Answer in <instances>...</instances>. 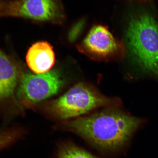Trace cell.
<instances>
[{
    "mask_svg": "<svg viewBox=\"0 0 158 158\" xmlns=\"http://www.w3.org/2000/svg\"><path fill=\"white\" fill-rule=\"evenodd\" d=\"M142 123L116 108L60 123L59 129L76 134L98 149L113 152L120 149L129 140Z\"/></svg>",
    "mask_w": 158,
    "mask_h": 158,
    "instance_id": "6da1fadb",
    "label": "cell"
},
{
    "mask_svg": "<svg viewBox=\"0 0 158 158\" xmlns=\"http://www.w3.org/2000/svg\"><path fill=\"white\" fill-rule=\"evenodd\" d=\"M130 56L141 70L158 77V23L141 13L130 19L126 32Z\"/></svg>",
    "mask_w": 158,
    "mask_h": 158,
    "instance_id": "7a4b0ae2",
    "label": "cell"
},
{
    "mask_svg": "<svg viewBox=\"0 0 158 158\" xmlns=\"http://www.w3.org/2000/svg\"><path fill=\"white\" fill-rule=\"evenodd\" d=\"M121 105L119 99L107 97L89 85L79 83L59 98L44 104L41 109L49 118L65 121L97 108H117Z\"/></svg>",
    "mask_w": 158,
    "mask_h": 158,
    "instance_id": "3957f363",
    "label": "cell"
},
{
    "mask_svg": "<svg viewBox=\"0 0 158 158\" xmlns=\"http://www.w3.org/2000/svg\"><path fill=\"white\" fill-rule=\"evenodd\" d=\"M63 85L62 77L56 70L22 74L15 91V99L19 105L34 109L39 103L58 93Z\"/></svg>",
    "mask_w": 158,
    "mask_h": 158,
    "instance_id": "277c9868",
    "label": "cell"
},
{
    "mask_svg": "<svg viewBox=\"0 0 158 158\" xmlns=\"http://www.w3.org/2000/svg\"><path fill=\"white\" fill-rule=\"evenodd\" d=\"M5 17L61 24L65 14L59 0H8Z\"/></svg>",
    "mask_w": 158,
    "mask_h": 158,
    "instance_id": "5b68a950",
    "label": "cell"
},
{
    "mask_svg": "<svg viewBox=\"0 0 158 158\" xmlns=\"http://www.w3.org/2000/svg\"><path fill=\"white\" fill-rule=\"evenodd\" d=\"M78 48L91 59L102 61L120 54L123 46L107 27L99 25L90 29Z\"/></svg>",
    "mask_w": 158,
    "mask_h": 158,
    "instance_id": "8992f818",
    "label": "cell"
},
{
    "mask_svg": "<svg viewBox=\"0 0 158 158\" xmlns=\"http://www.w3.org/2000/svg\"><path fill=\"white\" fill-rule=\"evenodd\" d=\"M26 62L34 73L41 74L49 71L55 62L52 47L46 41L35 43L28 50Z\"/></svg>",
    "mask_w": 158,
    "mask_h": 158,
    "instance_id": "52a82bcc",
    "label": "cell"
},
{
    "mask_svg": "<svg viewBox=\"0 0 158 158\" xmlns=\"http://www.w3.org/2000/svg\"><path fill=\"white\" fill-rule=\"evenodd\" d=\"M21 75L14 62L0 49V101L14 97Z\"/></svg>",
    "mask_w": 158,
    "mask_h": 158,
    "instance_id": "ba28073f",
    "label": "cell"
},
{
    "mask_svg": "<svg viewBox=\"0 0 158 158\" xmlns=\"http://www.w3.org/2000/svg\"><path fill=\"white\" fill-rule=\"evenodd\" d=\"M57 158H98L85 150L71 143L60 144Z\"/></svg>",
    "mask_w": 158,
    "mask_h": 158,
    "instance_id": "9c48e42d",
    "label": "cell"
},
{
    "mask_svg": "<svg viewBox=\"0 0 158 158\" xmlns=\"http://www.w3.org/2000/svg\"><path fill=\"white\" fill-rule=\"evenodd\" d=\"M24 134V130L19 127H13L0 131V150L14 144Z\"/></svg>",
    "mask_w": 158,
    "mask_h": 158,
    "instance_id": "30bf717a",
    "label": "cell"
},
{
    "mask_svg": "<svg viewBox=\"0 0 158 158\" xmlns=\"http://www.w3.org/2000/svg\"><path fill=\"white\" fill-rule=\"evenodd\" d=\"M84 22L81 21L71 28L69 32L68 39L71 42L75 41L81 35L84 28Z\"/></svg>",
    "mask_w": 158,
    "mask_h": 158,
    "instance_id": "8fae6325",
    "label": "cell"
},
{
    "mask_svg": "<svg viewBox=\"0 0 158 158\" xmlns=\"http://www.w3.org/2000/svg\"><path fill=\"white\" fill-rule=\"evenodd\" d=\"M8 0H0V18L4 17L5 9Z\"/></svg>",
    "mask_w": 158,
    "mask_h": 158,
    "instance_id": "7c38bea8",
    "label": "cell"
},
{
    "mask_svg": "<svg viewBox=\"0 0 158 158\" xmlns=\"http://www.w3.org/2000/svg\"><path fill=\"white\" fill-rule=\"evenodd\" d=\"M139 1H148V0H139Z\"/></svg>",
    "mask_w": 158,
    "mask_h": 158,
    "instance_id": "4fadbf2b",
    "label": "cell"
}]
</instances>
